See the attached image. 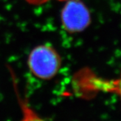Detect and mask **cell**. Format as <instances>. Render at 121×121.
Segmentation results:
<instances>
[{"label":"cell","mask_w":121,"mask_h":121,"mask_svg":"<svg viewBox=\"0 0 121 121\" xmlns=\"http://www.w3.org/2000/svg\"><path fill=\"white\" fill-rule=\"evenodd\" d=\"M61 12V22L69 32L85 30L91 22L90 12L81 0H67Z\"/></svg>","instance_id":"7a4b0ae2"},{"label":"cell","mask_w":121,"mask_h":121,"mask_svg":"<svg viewBox=\"0 0 121 121\" xmlns=\"http://www.w3.org/2000/svg\"><path fill=\"white\" fill-rule=\"evenodd\" d=\"M61 59L58 52L49 45H40L30 53L28 65L34 75L42 79H49L60 69Z\"/></svg>","instance_id":"6da1fadb"},{"label":"cell","mask_w":121,"mask_h":121,"mask_svg":"<svg viewBox=\"0 0 121 121\" xmlns=\"http://www.w3.org/2000/svg\"><path fill=\"white\" fill-rule=\"evenodd\" d=\"M110 92L116 93L121 100V73L118 79L112 81V87Z\"/></svg>","instance_id":"3957f363"},{"label":"cell","mask_w":121,"mask_h":121,"mask_svg":"<svg viewBox=\"0 0 121 121\" xmlns=\"http://www.w3.org/2000/svg\"><path fill=\"white\" fill-rule=\"evenodd\" d=\"M49 1H51V0H26V1L28 3L32 5H36L43 4ZM59 1H67V0H59Z\"/></svg>","instance_id":"277c9868"}]
</instances>
